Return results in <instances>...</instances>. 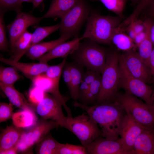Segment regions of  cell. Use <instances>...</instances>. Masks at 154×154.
<instances>
[{
  "label": "cell",
  "mask_w": 154,
  "mask_h": 154,
  "mask_svg": "<svg viewBox=\"0 0 154 154\" xmlns=\"http://www.w3.org/2000/svg\"><path fill=\"white\" fill-rule=\"evenodd\" d=\"M73 105L85 111L97 123L100 128L102 137L112 140L119 139L121 126L126 113L116 101L93 105L74 101Z\"/></svg>",
  "instance_id": "1"
},
{
  "label": "cell",
  "mask_w": 154,
  "mask_h": 154,
  "mask_svg": "<svg viewBox=\"0 0 154 154\" xmlns=\"http://www.w3.org/2000/svg\"><path fill=\"white\" fill-rule=\"evenodd\" d=\"M119 16L104 15L92 10L86 22L85 31L81 37L98 44H112V37L122 22Z\"/></svg>",
  "instance_id": "2"
},
{
  "label": "cell",
  "mask_w": 154,
  "mask_h": 154,
  "mask_svg": "<svg viewBox=\"0 0 154 154\" xmlns=\"http://www.w3.org/2000/svg\"><path fill=\"white\" fill-rule=\"evenodd\" d=\"M119 55L115 51L107 50L105 64L101 74V90L95 104L116 100L120 87Z\"/></svg>",
  "instance_id": "3"
},
{
  "label": "cell",
  "mask_w": 154,
  "mask_h": 154,
  "mask_svg": "<svg viewBox=\"0 0 154 154\" xmlns=\"http://www.w3.org/2000/svg\"><path fill=\"white\" fill-rule=\"evenodd\" d=\"M85 39L70 55L82 66L101 74L105 64L108 50L93 41Z\"/></svg>",
  "instance_id": "4"
},
{
  "label": "cell",
  "mask_w": 154,
  "mask_h": 154,
  "mask_svg": "<svg viewBox=\"0 0 154 154\" xmlns=\"http://www.w3.org/2000/svg\"><path fill=\"white\" fill-rule=\"evenodd\" d=\"M92 9L87 0H80L60 19V35L76 38L86 22Z\"/></svg>",
  "instance_id": "5"
},
{
  "label": "cell",
  "mask_w": 154,
  "mask_h": 154,
  "mask_svg": "<svg viewBox=\"0 0 154 154\" xmlns=\"http://www.w3.org/2000/svg\"><path fill=\"white\" fill-rule=\"evenodd\" d=\"M116 100L126 114L144 128L154 129V113L149 105L126 92L118 94Z\"/></svg>",
  "instance_id": "6"
},
{
  "label": "cell",
  "mask_w": 154,
  "mask_h": 154,
  "mask_svg": "<svg viewBox=\"0 0 154 154\" xmlns=\"http://www.w3.org/2000/svg\"><path fill=\"white\" fill-rule=\"evenodd\" d=\"M68 117L66 129L73 133L86 147L98 137L102 131L97 123L87 114Z\"/></svg>",
  "instance_id": "7"
},
{
  "label": "cell",
  "mask_w": 154,
  "mask_h": 154,
  "mask_svg": "<svg viewBox=\"0 0 154 154\" xmlns=\"http://www.w3.org/2000/svg\"><path fill=\"white\" fill-rule=\"evenodd\" d=\"M59 126L55 121L43 118L23 134L16 147L18 151H24L43 139L49 132Z\"/></svg>",
  "instance_id": "8"
},
{
  "label": "cell",
  "mask_w": 154,
  "mask_h": 154,
  "mask_svg": "<svg viewBox=\"0 0 154 154\" xmlns=\"http://www.w3.org/2000/svg\"><path fill=\"white\" fill-rule=\"evenodd\" d=\"M120 87L125 92L142 100L150 105L153 90L143 80L131 75L119 62Z\"/></svg>",
  "instance_id": "9"
},
{
  "label": "cell",
  "mask_w": 154,
  "mask_h": 154,
  "mask_svg": "<svg viewBox=\"0 0 154 154\" xmlns=\"http://www.w3.org/2000/svg\"><path fill=\"white\" fill-rule=\"evenodd\" d=\"M61 102L52 95L45 93L42 99L35 106V111L42 118L55 121L66 129L68 117L62 111Z\"/></svg>",
  "instance_id": "10"
},
{
  "label": "cell",
  "mask_w": 154,
  "mask_h": 154,
  "mask_svg": "<svg viewBox=\"0 0 154 154\" xmlns=\"http://www.w3.org/2000/svg\"><path fill=\"white\" fill-rule=\"evenodd\" d=\"M119 62L133 77L147 84L150 81L152 77L149 67L134 50L123 52L119 54Z\"/></svg>",
  "instance_id": "11"
},
{
  "label": "cell",
  "mask_w": 154,
  "mask_h": 154,
  "mask_svg": "<svg viewBox=\"0 0 154 154\" xmlns=\"http://www.w3.org/2000/svg\"><path fill=\"white\" fill-rule=\"evenodd\" d=\"M42 19L41 17H36L31 13L22 11L17 13L14 20L7 26L12 52L18 38L29 26L38 25Z\"/></svg>",
  "instance_id": "12"
},
{
  "label": "cell",
  "mask_w": 154,
  "mask_h": 154,
  "mask_svg": "<svg viewBox=\"0 0 154 154\" xmlns=\"http://www.w3.org/2000/svg\"><path fill=\"white\" fill-rule=\"evenodd\" d=\"M86 148L90 154H130L120 138L112 140L100 136Z\"/></svg>",
  "instance_id": "13"
},
{
  "label": "cell",
  "mask_w": 154,
  "mask_h": 154,
  "mask_svg": "<svg viewBox=\"0 0 154 154\" xmlns=\"http://www.w3.org/2000/svg\"><path fill=\"white\" fill-rule=\"evenodd\" d=\"M145 128L125 114L119 132V135L124 145L130 154L137 137Z\"/></svg>",
  "instance_id": "14"
},
{
  "label": "cell",
  "mask_w": 154,
  "mask_h": 154,
  "mask_svg": "<svg viewBox=\"0 0 154 154\" xmlns=\"http://www.w3.org/2000/svg\"><path fill=\"white\" fill-rule=\"evenodd\" d=\"M59 81L48 77L44 73L37 76L32 82L34 86L44 93L52 95L60 101L67 113V117H71L72 115L70 109L66 104L67 99L62 96L60 92Z\"/></svg>",
  "instance_id": "15"
},
{
  "label": "cell",
  "mask_w": 154,
  "mask_h": 154,
  "mask_svg": "<svg viewBox=\"0 0 154 154\" xmlns=\"http://www.w3.org/2000/svg\"><path fill=\"white\" fill-rule=\"evenodd\" d=\"M0 61L14 67L31 81L37 76L45 73L50 66L47 63L40 62L33 63L16 62L11 58H6L2 56L0 57Z\"/></svg>",
  "instance_id": "16"
},
{
  "label": "cell",
  "mask_w": 154,
  "mask_h": 154,
  "mask_svg": "<svg viewBox=\"0 0 154 154\" xmlns=\"http://www.w3.org/2000/svg\"><path fill=\"white\" fill-rule=\"evenodd\" d=\"M82 39L81 37L74 38L71 40L61 43L37 60L39 62L47 63L56 58L66 57L77 48Z\"/></svg>",
  "instance_id": "17"
},
{
  "label": "cell",
  "mask_w": 154,
  "mask_h": 154,
  "mask_svg": "<svg viewBox=\"0 0 154 154\" xmlns=\"http://www.w3.org/2000/svg\"><path fill=\"white\" fill-rule=\"evenodd\" d=\"M24 131L14 125L7 127L0 136V154L15 147Z\"/></svg>",
  "instance_id": "18"
},
{
  "label": "cell",
  "mask_w": 154,
  "mask_h": 154,
  "mask_svg": "<svg viewBox=\"0 0 154 154\" xmlns=\"http://www.w3.org/2000/svg\"><path fill=\"white\" fill-rule=\"evenodd\" d=\"M132 154H154V129L145 128L136 138Z\"/></svg>",
  "instance_id": "19"
},
{
  "label": "cell",
  "mask_w": 154,
  "mask_h": 154,
  "mask_svg": "<svg viewBox=\"0 0 154 154\" xmlns=\"http://www.w3.org/2000/svg\"><path fill=\"white\" fill-rule=\"evenodd\" d=\"M0 88L13 105L22 110L35 112V106L28 102L24 95L17 90L14 85H6L0 82Z\"/></svg>",
  "instance_id": "20"
},
{
  "label": "cell",
  "mask_w": 154,
  "mask_h": 154,
  "mask_svg": "<svg viewBox=\"0 0 154 154\" xmlns=\"http://www.w3.org/2000/svg\"><path fill=\"white\" fill-rule=\"evenodd\" d=\"M70 38L65 35H60L55 40L48 42H39L30 47L25 54L30 59L35 60L48 52L59 44L65 42Z\"/></svg>",
  "instance_id": "21"
},
{
  "label": "cell",
  "mask_w": 154,
  "mask_h": 154,
  "mask_svg": "<svg viewBox=\"0 0 154 154\" xmlns=\"http://www.w3.org/2000/svg\"><path fill=\"white\" fill-rule=\"evenodd\" d=\"M80 0H52L50 6L41 17L60 19Z\"/></svg>",
  "instance_id": "22"
},
{
  "label": "cell",
  "mask_w": 154,
  "mask_h": 154,
  "mask_svg": "<svg viewBox=\"0 0 154 154\" xmlns=\"http://www.w3.org/2000/svg\"><path fill=\"white\" fill-rule=\"evenodd\" d=\"M69 64L71 77V86L69 90L71 98L74 101H78L79 88L84 73L82 68V66L77 62Z\"/></svg>",
  "instance_id": "23"
},
{
  "label": "cell",
  "mask_w": 154,
  "mask_h": 154,
  "mask_svg": "<svg viewBox=\"0 0 154 154\" xmlns=\"http://www.w3.org/2000/svg\"><path fill=\"white\" fill-rule=\"evenodd\" d=\"M35 111L23 110L14 113L11 117L14 126L21 128H28L37 122V117Z\"/></svg>",
  "instance_id": "24"
},
{
  "label": "cell",
  "mask_w": 154,
  "mask_h": 154,
  "mask_svg": "<svg viewBox=\"0 0 154 154\" xmlns=\"http://www.w3.org/2000/svg\"><path fill=\"white\" fill-rule=\"evenodd\" d=\"M32 35L27 30L17 39L12 52L13 54L11 59L13 61H19L26 54L30 47Z\"/></svg>",
  "instance_id": "25"
},
{
  "label": "cell",
  "mask_w": 154,
  "mask_h": 154,
  "mask_svg": "<svg viewBox=\"0 0 154 154\" xmlns=\"http://www.w3.org/2000/svg\"><path fill=\"white\" fill-rule=\"evenodd\" d=\"M123 31L117 28L112 37V44H113L118 50L123 52L134 50L135 45L133 40Z\"/></svg>",
  "instance_id": "26"
},
{
  "label": "cell",
  "mask_w": 154,
  "mask_h": 154,
  "mask_svg": "<svg viewBox=\"0 0 154 154\" xmlns=\"http://www.w3.org/2000/svg\"><path fill=\"white\" fill-rule=\"evenodd\" d=\"M147 31L146 36L143 41L138 46L137 54L143 62L148 66L149 58L153 48V44L151 40L149 31L150 26L153 21L150 19H148Z\"/></svg>",
  "instance_id": "27"
},
{
  "label": "cell",
  "mask_w": 154,
  "mask_h": 154,
  "mask_svg": "<svg viewBox=\"0 0 154 154\" xmlns=\"http://www.w3.org/2000/svg\"><path fill=\"white\" fill-rule=\"evenodd\" d=\"M60 143L51 135H46L38 143L36 148V153L38 154H56Z\"/></svg>",
  "instance_id": "28"
},
{
  "label": "cell",
  "mask_w": 154,
  "mask_h": 154,
  "mask_svg": "<svg viewBox=\"0 0 154 154\" xmlns=\"http://www.w3.org/2000/svg\"><path fill=\"white\" fill-rule=\"evenodd\" d=\"M59 29V23L50 26L38 27L32 33L29 48L39 42Z\"/></svg>",
  "instance_id": "29"
},
{
  "label": "cell",
  "mask_w": 154,
  "mask_h": 154,
  "mask_svg": "<svg viewBox=\"0 0 154 154\" xmlns=\"http://www.w3.org/2000/svg\"><path fill=\"white\" fill-rule=\"evenodd\" d=\"M21 77L18 70L14 67L0 66V82L6 85H14Z\"/></svg>",
  "instance_id": "30"
},
{
  "label": "cell",
  "mask_w": 154,
  "mask_h": 154,
  "mask_svg": "<svg viewBox=\"0 0 154 154\" xmlns=\"http://www.w3.org/2000/svg\"><path fill=\"white\" fill-rule=\"evenodd\" d=\"M101 88V76L99 74L91 84L83 104L93 105L96 103Z\"/></svg>",
  "instance_id": "31"
},
{
  "label": "cell",
  "mask_w": 154,
  "mask_h": 154,
  "mask_svg": "<svg viewBox=\"0 0 154 154\" xmlns=\"http://www.w3.org/2000/svg\"><path fill=\"white\" fill-rule=\"evenodd\" d=\"M100 74L94 71L87 70L84 73L79 90L78 102L83 103L88 89L92 83Z\"/></svg>",
  "instance_id": "32"
},
{
  "label": "cell",
  "mask_w": 154,
  "mask_h": 154,
  "mask_svg": "<svg viewBox=\"0 0 154 154\" xmlns=\"http://www.w3.org/2000/svg\"><path fill=\"white\" fill-rule=\"evenodd\" d=\"M101 2L109 11L123 18L126 0H95Z\"/></svg>",
  "instance_id": "33"
},
{
  "label": "cell",
  "mask_w": 154,
  "mask_h": 154,
  "mask_svg": "<svg viewBox=\"0 0 154 154\" xmlns=\"http://www.w3.org/2000/svg\"><path fill=\"white\" fill-rule=\"evenodd\" d=\"M86 148L83 145L60 143L56 154H87Z\"/></svg>",
  "instance_id": "34"
},
{
  "label": "cell",
  "mask_w": 154,
  "mask_h": 154,
  "mask_svg": "<svg viewBox=\"0 0 154 154\" xmlns=\"http://www.w3.org/2000/svg\"><path fill=\"white\" fill-rule=\"evenodd\" d=\"M154 2V0H140L132 13L124 20V23L128 25L138 19L143 10Z\"/></svg>",
  "instance_id": "35"
},
{
  "label": "cell",
  "mask_w": 154,
  "mask_h": 154,
  "mask_svg": "<svg viewBox=\"0 0 154 154\" xmlns=\"http://www.w3.org/2000/svg\"><path fill=\"white\" fill-rule=\"evenodd\" d=\"M22 3L20 0H0V12L4 14L13 11L17 13L21 11Z\"/></svg>",
  "instance_id": "36"
},
{
  "label": "cell",
  "mask_w": 154,
  "mask_h": 154,
  "mask_svg": "<svg viewBox=\"0 0 154 154\" xmlns=\"http://www.w3.org/2000/svg\"><path fill=\"white\" fill-rule=\"evenodd\" d=\"M66 57L64 58L59 64L49 66L44 74L48 77L53 79L60 80L63 68L66 62Z\"/></svg>",
  "instance_id": "37"
},
{
  "label": "cell",
  "mask_w": 154,
  "mask_h": 154,
  "mask_svg": "<svg viewBox=\"0 0 154 154\" xmlns=\"http://www.w3.org/2000/svg\"><path fill=\"white\" fill-rule=\"evenodd\" d=\"M4 14L0 12V50L2 51H7L8 50V46L6 27L4 20Z\"/></svg>",
  "instance_id": "38"
},
{
  "label": "cell",
  "mask_w": 154,
  "mask_h": 154,
  "mask_svg": "<svg viewBox=\"0 0 154 154\" xmlns=\"http://www.w3.org/2000/svg\"><path fill=\"white\" fill-rule=\"evenodd\" d=\"M14 113L11 105L5 102L0 103V122L5 121L11 118Z\"/></svg>",
  "instance_id": "39"
},
{
  "label": "cell",
  "mask_w": 154,
  "mask_h": 154,
  "mask_svg": "<svg viewBox=\"0 0 154 154\" xmlns=\"http://www.w3.org/2000/svg\"><path fill=\"white\" fill-rule=\"evenodd\" d=\"M45 93L38 88L34 86L31 90L29 94V98L31 103L35 107L43 98Z\"/></svg>",
  "instance_id": "40"
},
{
  "label": "cell",
  "mask_w": 154,
  "mask_h": 154,
  "mask_svg": "<svg viewBox=\"0 0 154 154\" xmlns=\"http://www.w3.org/2000/svg\"><path fill=\"white\" fill-rule=\"evenodd\" d=\"M62 73L64 80L69 89L71 86V77L69 64L66 62Z\"/></svg>",
  "instance_id": "41"
},
{
  "label": "cell",
  "mask_w": 154,
  "mask_h": 154,
  "mask_svg": "<svg viewBox=\"0 0 154 154\" xmlns=\"http://www.w3.org/2000/svg\"><path fill=\"white\" fill-rule=\"evenodd\" d=\"M136 34H138L144 31L145 28L144 21L137 19L130 23Z\"/></svg>",
  "instance_id": "42"
},
{
  "label": "cell",
  "mask_w": 154,
  "mask_h": 154,
  "mask_svg": "<svg viewBox=\"0 0 154 154\" xmlns=\"http://www.w3.org/2000/svg\"><path fill=\"white\" fill-rule=\"evenodd\" d=\"M152 78L154 82V47L151 54L148 63Z\"/></svg>",
  "instance_id": "43"
},
{
  "label": "cell",
  "mask_w": 154,
  "mask_h": 154,
  "mask_svg": "<svg viewBox=\"0 0 154 154\" xmlns=\"http://www.w3.org/2000/svg\"><path fill=\"white\" fill-rule=\"evenodd\" d=\"M126 34L133 40L137 34L133 29L131 23H130L126 27Z\"/></svg>",
  "instance_id": "44"
},
{
  "label": "cell",
  "mask_w": 154,
  "mask_h": 154,
  "mask_svg": "<svg viewBox=\"0 0 154 154\" xmlns=\"http://www.w3.org/2000/svg\"><path fill=\"white\" fill-rule=\"evenodd\" d=\"M149 34L151 40L154 46V22L153 21L150 26Z\"/></svg>",
  "instance_id": "45"
},
{
  "label": "cell",
  "mask_w": 154,
  "mask_h": 154,
  "mask_svg": "<svg viewBox=\"0 0 154 154\" xmlns=\"http://www.w3.org/2000/svg\"><path fill=\"white\" fill-rule=\"evenodd\" d=\"M44 0H33V9H35L38 7Z\"/></svg>",
  "instance_id": "46"
},
{
  "label": "cell",
  "mask_w": 154,
  "mask_h": 154,
  "mask_svg": "<svg viewBox=\"0 0 154 154\" xmlns=\"http://www.w3.org/2000/svg\"><path fill=\"white\" fill-rule=\"evenodd\" d=\"M149 105L154 113V90H153Z\"/></svg>",
  "instance_id": "47"
},
{
  "label": "cell",
  "mask_w": 154,
  "mask_h": 154,
  "mask_svg": "<svg viewBox=\"0 0 154 154\" xmlns=\"http://www.w3.org/2000/svg\"><path fill=\"white\" fill-rule=\"evenodd\" d=\"M32 0H20L21 2L22 3L24 2L32 3Z\"/></svg>",
  "instance_id": "48"
},
{
  "label": "cell",
  "mask_w": 154,
  "mask_h": 154,
  "mask_svg": "<svg viewBox=\"0 0 154 154\" xmlns=\"http://www.w3.org/2000/svg\"><path fill=\"white\" fill-rule=\"evenodd\" d=\"M133 3H138L140 0H130Z\"/></svg>",
  "instance_id": "49"
},
{
  "label": "cell",
  "mask_w": 154,
  "mask_h": 154,
  "mask_svg": "<svg viewBox=\"0 0 154 154\" xmlns=\"http://www.w3.org/2000/svg\"><path fill=\"white\" fill-rule=\"evenodd\" d=\"M151 5L152 7L154 9V2L151 4Z\"/></svg>",
  "instance_id": "50"
}]
</instances>
